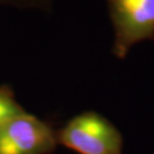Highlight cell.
Instances as JSON below:
<instances>
[{"instance_id":"6da1fadb","label":"cell","mask_w":154,"mask_h":154,"mask_svg":"<svg viewBox=\"0 0 154 154\" xmlns=\"http://www.w3.org/2000/svg\"><path fill=\"white\" fill-rule=\"evenodd\" d=\"M57 142L79 154H122L121 132L105 116L87 111L57 130Z\"/></svg>"},{"instance_id":"7a4b0ae2","label":"cell","mask_w":154,"mask_h":154,"mask_svg":"<svg viewBox=\"0 0 154 154\" xmlns=\"http://www.w3.org/2000/svg\"><path fill=\"white\" fill-rule=\"evenodd\" d=\"M114 29L113 54L125 58L132 46L154 39V0H106Z\"/></svg>"},{"instance_id":"3957f363","label":"cell","mask_w":154,"mask_h":154,"mask_svg":"<svg viewBox=\"0 0 154 154\" xmlns=\"http://www.w3.org/2000/svg\"><path fill=\"white\" fill-rule=\"evenodd\" d=\"M57 144L51 123L26 112L0 128V154H51Z\"/></svg>"},{"instance_id":"277c9868","label":"cell","mask_w":154,"mask_h":154,"mask_svg":"<svg viewBox=\"0 0 154 154\" xmlns=\"http://www.w3.org/2000/svg\"><path fill=\"white\" fill-rule=\"evenodd\" d=\"M23 112L25 110L18 104L13 89L7 85L0 86V128Z\"/></svg>"},{"instance_id":"5b68a950","label":"cell","mask_w":154,"mask_h":154,"mask_svg":"<svg viewBox=\"0 0 154 154\" xmlns=\"http://www.w3.org/2000/svg\"><path fill=\"white\" fill-rule=\"evenodd\" d=\"M0 5H14L20 7H38L49 9L51 0H0Z\"/></svg>"}]
</instances>
